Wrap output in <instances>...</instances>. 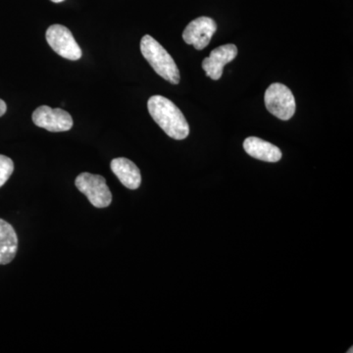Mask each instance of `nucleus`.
Returning a JSON list of instances; mask_svg holds the SVG:
<instances>
[{
  "label": "nucleus",
  "instance_id": "14",
  "mask_svg": "<svg viewBox=\"0 0 353 353\" xmlns=\"http://www.w3.org/2000/svg\"><path fill=\"white\" fill-rule=\"evenodd\" d=\"M52 2H55V3H60V2L64 1V0H51Z\"/></svg>",
  "mask_w": 353,
  "mask_h": 353
},
{
  "label": "nucleus",
  "instance_id": "11",
  "mask_svg": "<svg viewBox=\"0 0 353 353\" xmlns=\"http://www.w3.org/2000/svg\"><path fill=\"white\" fill-rule=\"evenodd\" d=\"M18 252V236L14 228L0 219V265L10 263Z\"/></svg>",
  "mask_w": 353,
  "mask_h": 353
},
{
  "label": "nucleus",
  "instance_id": "8",
  "mask_svg": "<svg viewBox=\"0 0 353 353\" xmlns=\"http://www.w3.org/2000/svg\"><path fill=\"white\" fill-rule=\"evenodd\" d=\"M238 55V48L234 44H226L211 51L209 57L202 61V69L206 76L212 80H219L223 75L225 65L233 61Z\"/></svg>",
  "mask_w": 353,
  "mask_h": 353
},
{
  "label": "nucleus",
  "instance_id": "3",
  "mask_svg": "<svg viewBox=\"0 0 353 353\" xmlns=\"http://www.w3.org/2000/svg\"><path fill=\"white\" fill-rule=\"evenodd\" d=\"M267 110L280 120H290L296 112V99L292 90L283 83H272L264 97Z\"/></svg>",
  "mask_w": 353,
  "mask_h": 353
},
{
  "label": "nucleus",
  "instance_id": "9",
  "mask_svg": "<svg viewBox=\"0 0 353 353\" xmlns=\"http://www.w3.org/2000/svg\"><path fill=\"white\" fill-rule=\"evenodd\" d=\"M111 170L120 182L130 190L139 189L141 183V171L136 164L127 158H115L111 161Z\"/></svg>",
  "mask_w": 353,
  "mask_h": 353
},
{
  "label": "nucleus",
  "instance_id": "12",
  "mask_svg": "<svg viewBox=\"0 0 353 353\" xmlns=\"http://www.w3.org/2000/svg\"><path fill=\"white\" fill-rule=\"evenodd\" d=\"M14 171L12 159L0 154V188L9 180Z\"/></svg>",
  "mask_w": 353,
  "mask_h": 353
},
{
  "label": "nucleus",
  "instance_id": "1",
  "mask_svg": "<svg viewBox=\"0 0 353 353\" xmlns=\"http://www.w3.org/2000/svg\"><path fill=\"white\" fill-rule=\"evenodd\" d=\"M148 112L167 136L182 141L190 134V126L182 111L170 99L153 95L148 99Z\"/></svg>",
  "mask_w": 353,
  "mask_h": 353
},
{
  "label": "nucleus",
  "instance_id": "6",
  "mask_svg": "<svg viewBox=\"0 0 353 353\" xmlns=\"http://www.w3.org/2000/svg\"><path fill=\"white\" fill-rule=\"evenodd\" d=\"M34 125L53 132H67L73 128V118L67 111L60 108H51L48 105L39 106L32 113Z\"/></svg>",
  "mask_w": 353,
  "mask_h": 353
},
{
  "label": "nucleus",
  "instance_id": "10",
  "mask_svg": "<svg viewBox=\"0 0 353 353\" xmlns=\"http://www.w3.org/2000/svg\"><path fill=\"white\" fill-rule=\"evenodd\" d=\"M243 148L248 155L261 161L274 163V162L280 161L282 158V152L280 148L256 137H250L246 139L243 143Z\"/></svg>",
  "mask_w": 353,
  "mask_h": 353
},
{
  "label": "nucleus",
  "instance_id": "2",
  "mask_svg": "<svg viewBox=\"0 0 353 353\" xmlns=\"http://www.w3.org/2000/svg\"><path fill=\"white\" fill-rule=\"evenodd\" d=\"M141 54L150 64L153 70L169 83L178 85L180 83V71L171 55L163 46L150 34H146L141 41Z\"/></svg>",
  "mask_w": 353,
  "mask_h": 353
},
{
  "label": "nucleus",
  "instance_id": "13",
  "mask_svg": "<svg viewBox=\"0 0 353 353\" xmlns=\"http://www.w3.org/2000/svg\"><path fill=\"white\" fill-rule=\"evenodd\" d=\"M7 110V106L6 102L0 99V117L6 114Z\"/></svg>",
  "mask_w": 353,
  "mask_h": 353
},
{
  "label": "nucleus",
  "instance_id": "4",
  "mask_svg": "<svg viewBox=\"0 0 353 353\" xmlns=\"http://www.w3.org/2000/svg\"><path fill=\"white\" fill-rule=\"evenodd\" d=\"M77 189L88 197L90 203L97 208H105L112 201V194L106 185L105 179L101 175L90 173L80 174L76 178Z\"/></svg>",
  "mask_w": 353,
  "mask_h": 353
},
{
  "label": "nucleus",
  "instance_id": "5",
  "mask_svg": "<svg viewBox=\"0 0 353 353\" xmlns=\"http://www.w3.org/2000/svg\"><path fill=\"white\" fill-rule=\"evenodd\" d=\"M46 41L51 48L65 59L76 60L82 57V50L74 39L73 34L62 25H52L46 34Z\"/></svg>",
  "mask_w": 353,
  "mask_h": 353
},
{
  "label": "nucleus",
  "instance_id": "7",
  "mask_svg": "<svg viewBox=\"0 0 353 353\" xmlns=\"http://www.w3.org/2000/svg\"><path fill=\"white\" fill-rule=\"evenodd\" d=\"M217 31L214 20L209 17H199L192 21L183 32L185 43L192 44L197 50H202L210 43L213 34Z\"/></svg>",
  "mask_w": 353,
  "mask_h": 353
}]
</instances>
